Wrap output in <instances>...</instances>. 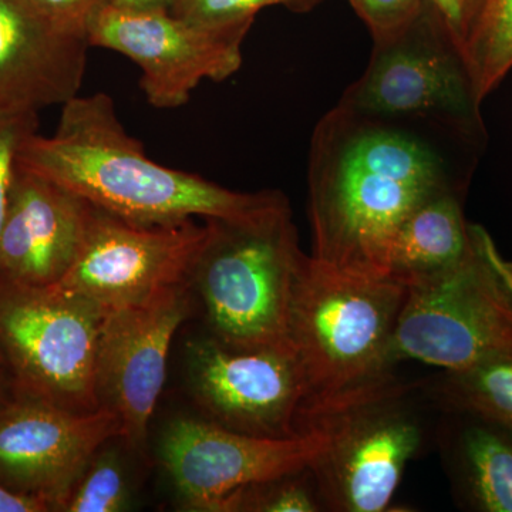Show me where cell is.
Returning a JSON list of instances; mask_svg holds the SVG:
<instances>
[{"label": "cell", "instance_id": "obj_15", "mask_svg": "<svg viewBox=\"0 0 512 512\" xmlns=\"http://www.w3.org/2000/svg\"><path fill=\"white\" fill-rule=\"evenodd\" d=\"M89 49L86 33L36 0H0V114H39L79 96Z\"/></svg>", "mask_w": 512, "mask_h": 512}, {"label": "cell", "instance_id": "obj_6", "mask_svg": "<svg viewBox=\"0 0 512 512\" xmlns=\"http://www.w3.org/2000/svg\"><path fill=\"white\" fill-rule=\"evenodd\" d=\"M106 312L56 286L0 276V353L13 392L77 413L100 409L97 350Z\"/></svg>", "mask_w": 512, "mask_h": 512}, {"label": "cell", "instance_id": "obj_23", "mask_svg": "<svg viewBox=\"0 0 512 512\" xmlns=\"http://www.w3.org/2000/svg\"><path fill=\"white\" fill-rule=\"evenodd\" d=\"M311 2L313 0H173L170 12L208 28H234L252 26L256 13L269 6L306 8Z\"/></svg>", "mask_w": 512, "mask_h": 512}, {"label": "cell", "instance_id": "obj_9", "mask_svg": "<svg viewBox=\"0 0 512 512\" xmlns=\"http://www.w3.org/2000/svg\"><path fill=\"white\" fill-rule=\"evenodd\" d=\"M329 434L309 427L289 439H264L210 420L178 419L165 430L161 461L185 510L232 512L252 485L311 467Z\"/></svg>", "mask_w": 512, "mask_h": 512}, {"label": "cell", "instance_id": "obj_3", "mask_svg": "<svg viewBox=\"0 0 512 512\" xmlns=\"http://www.w3.org/2000/svg\"><path fill=\"white\" fill-rule=\"evenodd\" d=\"M406 295L396 279L346 274L305 255L289 315L306 383L302 430L323 410L393 379L389 348Z\"/></svg>", "mask_w": 512, "mask_h": 512}, {"label": "cell", "instance_id": "obj_29", "mask_svg": "<svg viewBox=\"0 0 512 512\" xmlns=\"http://www.w3.org/2000/svg\"><path fill=\"white\" fill-rule=\"evenodd\" d=\"M173 0H113L111 5L123 9H170Z\"/></svg>", "mask_w": 512, "mask_h": 512}, {"label": "cell", "instance_id": "obj_19", "mask_svg": "<svg viewBox=\"0 0 512 512\" xmlns=\"http://www.w3.org/2000/svg\"><path fill=\"white\" fill-rule=\"evenodd\" d=\"M436 392L447 412L480 417L512 434V356L443 372Z\"/></svg>", "mask_w": 512, "mask_h": 512}, {"label": "cell", "instance_id": "obj_14", "mask_svg": "<svg viewBox=\"0 0 512 512\" xmlns=\"http://www.w3.org/2000/svg\"><path fill=\"white\" fill-rule=\"evenodd\" d=\"M195 402L212 423L264 439L303 433L306 383L291 346L232 350L208 338L191 346Z\"/></svg>", "mask_w": 512, "mask_h": 512}, {"label": "cell", "instance_id": "obj_4", "mask_svg": "<svg viewBox=\"0 0 512 512\" xmlns=\"http://www.w3.org/2000/svg\"><path fill=\"white\" fill-rule=\"evenodd\" d=\"M205 221L210 237L191 282L211 338L232 350L291 346L293 285L305 254L289 204L252 221Z\"/></svg>", "mask_w": 512, "mask_h": 512}, {"label": "cell", "instance_id": "obj_27", "mask_svg": "<svg viewBox=\"0 0 512 512\" xmlns=\"http://www.w3.org/2000/svg\"><path fill=\"white\" fill-rule=\"evenodd\" d=\"M463 50L483 0H427ZM463 53V52H461Z\"/></svg>", "mask_w": 512, "mask_h": 512}, {"label": "cell", "instance_id": "obj_5", "mask_svg": "<svg viewBox=\"0 0 512 512\" xmlns=\"http://www.w3.org/2000/svg\"><path fill=\"white\" fill-rule=\"evenodd\" d=\"M505 356H512V262L487 229L471 224L458 264L407 286L389 362L457 372Z\"/></svg>", "mask_w": 512, "mask_h": 512}, {"label": "cell", "instance_id": "obj_28", "mask_svg": "<svg viewBox=\"0 0 512 512\" xmlns=\"http://www.w3.org/2000/svg\"><path fill=\"white\" fill-rule=\"evenodd\" d=\"M50 510L45 501L13 493L0 484V512H47Z\"/></svg>", "mask_w": 512, "mask_h": 512}, {"label": "cell", "instance_id": "obj_11", "mask_svg": "<svg viewBox=\"0 0 512 512\" xmlns=\"http://www.w3.org/2000/svg\"><path fill=\"white\" fill-rule=\"evenodd\" d=\"M251 26L208 28L170 9L109 5L90 25V46L114 50L141 69L140 86L157 109H177L202 80L222 82L242 64V42Z\"/></svg>", "mask_w": 512, "mask_h": 512}, {"label": "cell", "instance_id": "obj_21", "mask_svg": "<svg viewBox=\"0 0 512 512\" xmlns=\"http://www.w3.org/2000/svg\"><path fill=\"white\" fill-rule=\"evenodd\" d=\"M325 511L311 467L252 485L242 491L232 512Z\"/></svg>", "mask_w": 512, "mask_h": 512}, {"label": "cell", "instance_id": "obj_25", "mask_svg": "<svg viewBox=\"0 0 512 512\" xmlns=\"http://www.w3.org/2000/svg\"><path fill=\"white\" fill-rule=\"evenodd\" d=\"M366 23L373 42L390 39L419 18L427 0H349Z\"/></svg>", "mask_w": 512, "mask_h": 512}, {"label": "cell", "instance_id": "obj_18", "mask_svg": "<svg viewBox=\"0 0 512 512\" xmlns=\"http://www.w3.org/2000/svg\"><path fill=\"white\" fill-rule=\"evenodd\" d=\"M453 416L448 466L458 498L468 510L512 512V434L467 413Z\"/></svg>", "mask_w": 512, "mask_h": 512}, {"label": "cell", "instance_id": "obj_16", "mask_svg": "<svg viewBox=\"0 0 512 512\" xmlns=\"http://www.w3.org/2000/svg\"><path fill=\"white\" fill-rule=\"evenodd\" d=\"M92 211L79 195L18 164L0 231V276L57 284L79 254Z\"/></svg>", "mask_w": 512, "mask_h": 512}, {"label": "cell", "instance_id": "obj_31", "mask_svg": "<svg viewBox=\"0 0 512 512\" xmlns=\"http://www.w3.org/2000/svg\"><path fill=\"white\" fill-rule=\"evenodd\" d=\"M0 365L5 366V359H3L2 353H0Z\"/></svg>", "mask_w": 512, "mask_h": 512}, {"label": "cell", "instance_id": "obj_24", "mask_svg": "<svg viewBox=\"0 0 512 512\" xmlns=\"http://www.w3.org/2000/svg\"><path fill=\"white\" fill-rule=\"evenodd\" d=\"M39 127L37 114H0V231L18 170L19 151Z\"/></svg>", "mask_w": 512, "mask_h": 512}, {"label": "cell", "instance_id": "obj_26", "mask_svg": "<svg viewBox=\"0 0 512 512\" xmlns=\"http://www.w3.org/2000/svg\"><path fill=\"white\" fill-rule=\"evenodd\" d=\"M57 22L76 32H89L90 25L101 10L113 0H36Z\"/></svg>", "mask_w": 512, "mask_h": 512}, {"label": "cell", "instance_id": "obj_2", "mask_svg": "<svg viewBox=\"0 0 512 512\" xmlns=\"http://www.w3.org/2000/svg\"><path fill=\"white\" fill-rule=\"evenodd\" d=\"M18 164L94 207L140 225L194 218L245 222L288 204L278 191H232L151 160L140 141L127 133L106 93L79 94L64 103L56 133L26 138Z\"/></svg>", "mask_w": 512, "mask_h": 512}, {"label": "cell", "instance_id": "obj_22", "mask_svg": "<svg viewBox=\"0 0 512 512\" xmlns=\"http://www.w3.org/2000/svg\"><path fill=\"white\" fill-rule=\"evenodd\" d=\"M130 494L116 454L97 453L84 471L64 512H120L127 508Z\"/></svg>", "mask_w": 512, "mask_h": 512}, {"label": "cell", "instance_id": "obj_12", "mask_svg": "<svg viewBox=\"0 0 512 512\" xmlns=\"http://www.w3.org/2000/svg\"><path fill=\"white\" fill-rule=\"evenodd\" d=\"M114 437H121V423L109 407L77 413L13 392L0 412V484L63 511L94 456Z\"/></svg>", "mask_w": 512, "mask_h": 512}, {"label": "cell", "instance_id": "obj_13", "mask_svg": "<svg viewBox=\"0 0 512 512\" xmlns=\"http://www.w3.org/2000/svg\"><path fill=\"white\" fill-rule=\"evenodd\" d=\"M191 281L150 298L111 309L104 316L97 350L100 406L119 416L121 437L141 453L167 375L175 332L191 313Z\"/></svg>", "mask_w": 512, "mask_h": 512}, {"label": "cell", "instance_id": "obj_1", "mask_svg": "<svg viewBox=\"0 0 512 512\" xmlns=\"http://www.w3.org/2000/svg\"><path fill=\"white\" fill-rule=\"evenodd\" d=\"M477 137L446 121L333 107L309 153L313 258L346 274L389 278L397 228L427 198L463 191L454 144Z\"/></svg>", "mask_w": 512, "mask_h": 512}, {"label": "cell", "instance_id": "obj_17", "mask_svg": "<svg viewBox=\"0 0 512 512\" xmlns=\"http://www.w3.org/2000/svg\"><path fill=\"white\" fill-rule=\"evenodd\" d=\"M461 197V190L440 192L410 211L390 244L389 278L409 286L443 274L461 261L471 239Z\"/></svg>", "mask_w": 512, "mask_h": 512}, {"label": "cell", "instance_id": "obj_30", "mask_svg": "<svg viewBox=\"0 0 512 512\" xmlns=\"http://www.w3.org/2000/svg\"><path fill=\"white\" fill-rule=\"evenodd\" d=\"M12 397L13 394H10L9 396L8 386H6V383L3 382L2 377H0V412H2L3 407L9 403V400L12 399Z\"/></svg>", "mask_w": 512, "mask_h": 512}, {"label": "cell", "instance_id": "obj_10", "mask_svg": "<svg viewBox=\"0 0 512 512\" xmlns=\"http://www.w3.org/2000/svg\"><path fill=\"white\" fill-rule=\"evenodd\" d=\"M208 237L207 221L140 225L93 205L79 254L53 286L106 311L134 305L168 286L190 282Z\"/></svg>", "mask_w": 512, "mask_h": 512}, {"label": "cell", "instance_id": "obj_8", "mask_svg": "<svg viewBox=\"0 0 512 512\" xmlns=\"http://www.w3.org/2000/svg\"><path fill=\"white\" fill-rule=\"evenodd\" d=\"M339 104L384 117H421L480 133V101L463 53L427 2L419 18L375 42L369 66Z\"/></svg>", "mask_w": 512, "mask_h": 512}, {"label": "cell", "instance_id": "obj_20", "mask_svg": "<svg viewBox=\"0 0 512 512\" xmlns=\"http://www.w3.org/2000/svg\"><path fill=\"white\" fill-rule=\"evenodd\" d=\"M461 52L483 103L512 70V0L481 2Z\"/></svg>", "mask_w": 512, "mask_h": 512}, {"label": "cell", "instance_id": "obj_7", "mask_svg": "<svg viewBox=\"0 0 512 512\" xmlns=\"http://www.w3.org/2000/svg\"><path fill=\"white\" fill-rule=\"evenodd\" d=\"M407 390L393 377L306 421L303 429L329 434L328 448L311 466L325 510H389L423 443L421 421L404 399Z\"/></svg>", "mask_w": 512, "mask_h": 512}]
</instances>
